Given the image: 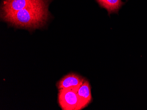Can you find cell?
I'll return each mask as SVG.
<instances>
[{
	"mask_svg": "<svg viewBox=\"0 0 147 110\" xmlns=\"http://www.w3.org/2000/svg\"><path fill=\"white\" fill-rule=\"evenodd\" d=\"M49 4L28 7L12 13L1 15L3 21L18 28L32 29L43 27L49 17Z\"/></svg>",
	"mask_w": 147,
	"mask_h": 110,
	"instance_id": "1",
	"label": "cell"
},
{
	"mask_svg": "<svg viewBox=\"0 0 147 110\" xmlns=\"http://www.w3.org/2000/svg\"><path fill=\"white\" fill-rule=\"evenodd\" d=\"M78 89L73 88L59 89L58 101L59 106L63 110H82L77 93Z\"/></svg>",
	"mask_w": 147,
	"mask_h": 110,
	"instance_id": "2",
	"label": "cell"
},
{
	"mask_svg": "<svg viewBox=\"0 0 147 110\" xmlns=\"http://www.w3.org/2000/svg\"><path fill=\"white\" fill-rule=\"evenodd\" d=\"M50 0H3L1 15L12 13L28 7L49 4Z\"/></svg>",
	"mask_w": 147,
	"mask_h": 110,
	"instance_id": "3",
	"label": "cell"
},
{
	"mask_svg": "<svg viewBox=\"0 0 147 110\" xmlns=\"http://www.w3.org/2000/svg\"><path fill=\"white\" fill-rule=\"evenodd\" d=\"M85 79L76 73L68 74L57 83L59 89L66 88H79L85 80Z\"/></svg>",
	"mask_w": 147,
	"mask_h": 110,
	"instance_id": "4",
	"label": "cell"
},
{
	"mask_svg": "<svg viewBox=\"0 0 147 110\" xmlns=\"http://www.w3.org/2000/svg\"><path fill=\"white\" fill-rule=\"evenodd\" d=\"M82 109L88 106L92 101L91 87L88 80L85 79L82 85L80 86L77 92Z\"/></svg>",
	"mask_w": 147,
	"mask_h": 110,
	"instance_id": "5",
	"label": "cell"
},
{
	"mask_svg": "<svg viewBox=\"0 0 147 110\" xmlns=\"http://www.w3.org/2000/svg\"><path fill=\"white\" fill-rule=\"evenodd\" d=\"M101 8L105 9L108 12V14L111 13L118 14L121 7L125 4L122 0H96Z\"/></svg>",
	"mask_w": 147,
	"mask_h": 110,
	"instance_id": "6",
	"label": "cell"
},
{
	"mask_svg": "<svg viewBox=\"0 0 147 110\" xmlns=\"http://www.w3.org/2000/svg\"><path fill=\"white\" fill-rule=\"evenodd\" d=\"M126 1H127L128 0H126Z\"/></svg>",
	"mask_w": 147,
	"mask_h": 110,
	"instance_id": "7",
	"label": "cell"
}]
</instances>
